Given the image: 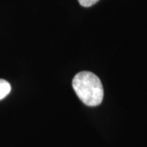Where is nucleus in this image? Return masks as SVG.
I'll use <instances>...</instances> for the list:
<instances>
[{
    "label": "nucleus",
    "instance_id": "nucleus-1",
    "mask_svg": "<svg viewBox=\"0 0 147 147\" xmlns=\"http://www.w3.org/2000/svg\"><path fill=\"white\" fill-rule=\"evenodd\" d=\"M72 86L80 100L88 106H96L102 102L104 96L103 86L100 79L88 71L77 74Z\"/></svg>",
    "mask_w": 147,
    "mask_h": 147
},
{
    "label": "nucleus",
    "instance_id": "nucleus-2",
    "mask_svg": "<svg viewBox=\"0 0 147 147\" xmlns=\"http://www.w3.org/2000/svg\"><path fill=\"white\" fill-rule=\"evenodd\" d=\"M11 92L10 84L4 79H0V100L3 99Z\"/></svg>",
    "mask_w": 147,
    "mask_h": 147
},
{
    "label": "nucleus",
    "instance_id": "nucleus-3",
    "mask_svg": "<svg viewBox=\"0 0 147 147\" xmlns=\"http://www.w3.org/2000/svg\"><path fill=\"white\" fill-rule=\"evenodd\" d=\"M78 1L80 3V5H82L83 7H88L94 5L95 3H96L99 0H78Z\"/></svg>",
    "mask_w": 147,
    "mask_h": 147
}]
</instances>
